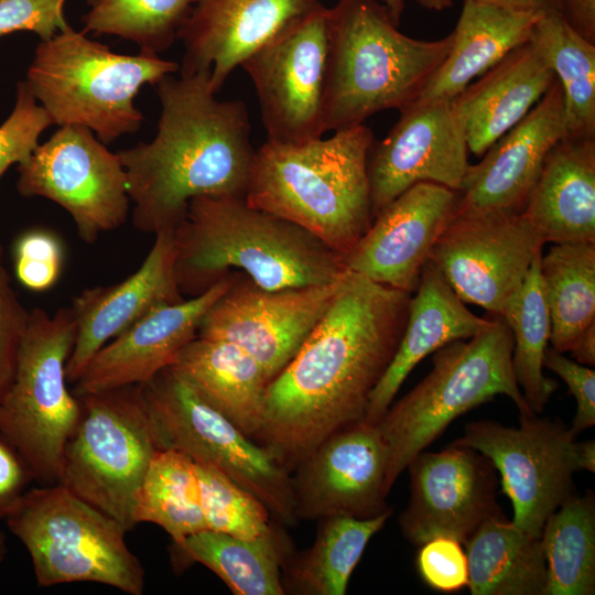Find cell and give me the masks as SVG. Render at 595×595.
Instances as JSON below:
<instances>
[{"mask_svg":"<svg viewBox=\"0 0 595 595\" xmlns=\"http://www.w3.org/2000/svg\"><path fill=\"white\" fill-rule=\"evenodd\" d=\"M458 192L419 182L387 204L344 257L346 270L412 293L439 236L453 216Z\"/></svg>","mask_w":595,"mask_h":595,"instance_id":"cell-20","label":"cell"},{"mask_svg":"<svg viewBox=\"0 0 595 595\" xmlns=\"http://www.w3.org/2000/svg\"><path fill=\"white\" fill-rule=\"evenodd\" d=\"M575 462L577 470L595 473V441L587 440L577 442L575 445Z\"/></svg>","mask_w":595,"mask_h":595,"instance_id":"cell-50","label":"cell"},{"mask_svg":"<svg viewBox=\"0 0 595 595\" xmlns=\"http://www.w3.org/2000/svg\"><path fill=\"white\" fill-rule=\"evenodd\" d=\"M520 425L474 421L453 444L486 456L512 504V522L541 538L548 517L575 495L576 436L564 423L538 414L520 415Z\"/></svg>","mask_w":595,"mask_h":595,"instance_id":"cell-12","label":"cell"},{"mask_svg":"<svg viewBox=\"0 0 595 595\" xmlns=\"http://www.w3.org/2000/svg\"><path fill=\"white\" fill-rule=\"evenodd\" d=\"M30 312L20 302L3 266L0 244V401L9 389L18 365Z\"/></svg>","mask_w":595,"mask_h":595,"instance_id":"cell-42","label":"cell"},{"mask_svg":"<svg viewBox=\"0 0 595 595\" xmlns=\"http://www.w3.org/2000/svg\"><path fill=\"white\" fill-rule=\"evenodd\" d=\"M377 0H338L327 8L328 55L324 129L363 125L416 100L448 54L452 32L440 40L410 37Z\"/></svg>","mask_w":595,"mask_h":595,"instance_id":"cell-5","label":"cell"},{"mask_svg":"<svg viewBox=\"0 0 595 595\" xmlns=\"http://www.w3.org/2000/svg\"><path fill=\"white\" fill-rule=\"evenodd\" d=\"M555 82V75L529 40L512 50L452 100L468 151L482 156L521 121Z\"/></svg>","mask_w":595,"mask_h":595,"instance_id":"cell-25","label":"cell"},{"mask_svg":"<svg viewBox=\"0 0 595 595\" xmlns=\"http://www.w3.org/2000/svg\"><path fill=\"white\" fill-rule=\"evenodd\" d=\"M407 469L410 500L399 527L414 545L440 537L465 543L485 520L501 516L495 467L470 447L452 444L441 452L424 450Z\"/></svg>","mask_w":595,"mask_h":595,"instance_id":"cell-17","label":"cell"},{"mask_svg":"<svg viewBox=\"0 0 595 595\" xmlns=\"http://www.w3.org/2000/svg\"><path fill=\"white\" fill-rule=\"evenodd\" d=\"M340 279L323 285L268 290L236 272L203 317L197 337L237 345L262 366L271 381L325 315Z\"/></svg>","mask_w":595,"mask_h":595,"instance_id":"cell-16","label":"cell"},{"mask_svg":"<svg viewBox=\"0 0 595 595\" xmlns=\"http://www.w3.org/2000/svg\"><path fill=\"white\" fill-rule=\"evenodd\" d=\"M542 14L464 2L447 56L413 102L451 101L530 40Z\"/></svg>","mask_w":595,"mask_h":595,"instance_id":"cell-28","label":"cell"},{"mask_svg":"<svg viewBox=\"0 0 595 595\" xmlns=\"http://www.w3.org/2000/svg\"><path fill=\"white\" fill-rule=\"evenodd\" d=\"M133 520L161 527L173 542L206 530L195 462L165 447L153 456L137 493Z\"/></svg>","mask_w":595,"mask_h":595,"instance_id":"cell-35","label":"cell"},{"mask_svg":"<svg viewBox=\"0 0 595 595\" xmlns=\"http://www.w3.org/2000/svg\"><path fill=\"white\" fill-rule=\"evenodd\" d=\"M564 137L563 93L552 84L540 101L468 165L455 210H522L551 149Z\"/></svg>","mask_w":595,"mask_h":595,"instance_id":"cell-22","label":"cell"},{"mask_svg":"<svg viewBox=\"0 0 595 595\" xmlns=\"http://www.w3.org/2000/svg\"><path fill=\"white\" fill-rule=\"evenodd\" d=\"M197 0H102L83 17L84 32L119 36L161 54L177 40Z\"/></svg>","mask_w":595,"mask_h":595,"instance_id":"cell-38","label":"cell"},{"mask_svg":"<svg viewBox=\"0 0 595 595\" xmlns=\"http://www.w3.org/2000/svg\"><path fill=\"white\" fill-rule=\"evenodd\" d=\"M468 165L465 132L452 100L412 102L400 110L398 122L369 151L372 219L419 182L459 192Z\"/></svg>","mask_w":595,"mask_h":595,"instance_id":"cell-19","label":"cell"},{"mask_svg":"<svg viewBox=\"0 0 595 595\" xmlns=\"http://www.w3.org/2000/svg\"><path fill=\"white\" fill-rule=\"evenodd\" d=\"M418 4L429 10L442 11L453 6V0H414Z\"/></svg>","mask_w":595,"mask_h":595,"instance_id":"cell-52","label":"cell"},{"mask_svg":"<svg viewBox=\"0 0 595 595\" xmlns=\"http://www.w3.org/2000/svg\"><path fill=\"white\" fill-rule=\"evenodd\" d=\"M4 520L26 549L40 586L94 582L143 593L145 572L127 532L64 486L28 489Z\"/></svg>","mask_w":595,"mask_h":595,"instance_id":"cell-8","label":"cell"},{"mask_svg":"<svg viewBox=\"0 0 595 595\" xmlns=\"http://www.w3.org/2000/svg\"><path fill=\"white\" fill-rule=\"evenodd\" d=\"M323 6L322 0H197L180 29V75L210 73L217 94L259 47Z\"/></svg>","mask_w":595,"mask_h":595,"instance_id":"cell-21","label":"cell"},{"mask_svg":"<svg viewBox=\"0 0 595 595\" xmlns=\"http://www.w3.org/2000/svg\"><path fill=\"white\" fill-rule=\"evenodd\" d=\"M77 397L80 415L65 446L56 484L128 532L137 526V493L153 456L164 447L140 385Z\"/></svg>","mask_w":595,"mask_h":595,"instance_id":"cell-9","label":"cell"},{"mask_svg":"<svg viewBox=\"0 0 595 595\" xmlns=\"http://www.w3.org/2000/svg\"><path fill=\"white\" fill-rule=\"evenodd\" d=\"M562 15L576 32L595 43V0H562Z\"/></svg>","mask_w":595,"mask_h":595,"instance_id":"cell-47","label":"cell"},{"mask_svg":"<svg viewBox=\"0 0 595 595\" xmlns=\"http://www.w3.org/2000/svg\"><path fill=\"white\" fill-rule=\"evenodd\" d=\"M175 274L197 296L236 271L268 290L323 285L346 272L343 256L305 228L241 197H196L173 231Z\"/></svg>","mask_w":595,"mask_h":595,"instance_id":"cell-3","label":"cell"},{"mask_svg":"<svg viewBox=\"0 0 595 595\" xmlns=\"http://www.w3.org/2000/svg\"><path fill=\"white\" fill-rule=\"evenodd\" d=\"M66 0H0V36L34 32L41 41L52 39L67 28L64 15Z\"/></svg>","mask_w":595,"mask_h":595,"instance_id":"cell-44","label":"cell"},{"mask_svg":"<svg viewBox=\"0 0 595 595\" xmlns=\"http://www.w3.org/2000/svg\"><path fill=\"white\" fill-rule=\"evenodd\" d=\"M209 76L163 77L154 139L117 152L141 232L174 231L196 197L246 198L257 151L247 106L217 99Z\"/></svg>","mask_w":595,"mask_h":595,"instance_id":"cell-2","label":"cell"},{"mask_svg":"<svg viewBox=\"0 0 595 595\" xmlns=\"http://www.w3.org/2000/svg\"><path fill=\"white\" fill-rule=\"evenodd\" d=\"M52 125L26 83H18L14 108L0 126V177L10 165L24 163L31 156L39 145L40 136Z\"/></svg>","mask_w":595,"mask_h":595,"instance_id":"cell-40","label":"cell"},{"mask_svg":"<svg viewBox=\"0 0 595 595\" xmlns=\"http://www.w3.org/2000/svg\"><path fill=\"white\" fill-rule=\"evenodd\" d=\"M543 245L521 212L455 210L429 261L464 303L502 316Z\"/></svg>","mask_w":595,"mask_h":595,"instance_id":"cell-14","label":"cell"},{"mask_svg":"<svg viewBox=\"0 0 595 595\" xmlns=\"http://www.w3.org/2000/svg\"><path fill=\"white\" fill-rule=\"evenodd\" d=\"M545 242H595V138L561 139L521 210Z\"/></svg>","mask_w":595,"mask_h":595,"instance_id":"cell-27","label":"cell"},{"mask_svg":"<svg viewBox=\"0 0 595 595\" xmlns=\"http://www.w3.org/2000/svg\"><path fill=\"white\" fill-rule=\"evenodd\" d=\"M575 361L584 366L595 365V324L587 327L570 349Z\"/></svg>","mask_w":595,"mask_h":595,"instance_id":"cell-49","label":"cell"},{"mask_svg":"<svg viewBox=\"0 0 595 595\" xmlns=\"http://www.w3.org/2000/svg\"><path fill=\"white\" fill-rule=\"evenodd\" d=\"M372 131L363 125L256 151L246 201L305 228L344 257L372 223L367 172Z\"/></svg>","mask_w":595,"mask_h":595,"instance_id":"cell-4","label":"cell"},{"mask_svg":"<svg viewBox=\"0 0 595 595\" xmlns=\"http://www.w3.org/2000/svg\"><path fill=\"white\" fill-rule=\"evenodd\" d=\"M512 349L510 327L494 316L473 337L433 353L431 371L376 422L388 450L387 495L408 464L470 409L504 394L520 415L536 414L517 383Z\"/></svg>","mask_w":595,"mask_h":595,"instance_id":"cell-6","label":"cell"},{"mask_svg":"<svg viewBox=\"0 0 595 595\" xmlns=\"http://www.w3.org/2000/svg\"><path fill=\"white\" fill-rule=\"evenodd\" d=\"M540 277L551 320L550 343L570 351L595 324V242L554 244L541 255Z\"/></svg>","mask_w":595,"mask_h":595,"instance_id":"cell-33","label":"cell"},{"mask_svg":"<svg viewBox=\"0 0 595 595\" xmlns=\"http://www.w3.org/2000/svg\"><path fill=\"white\" fill-rule=\"evenodd\" d=\"M420 547L416 567L430 587L451 593L467 586V558L458 541L440 537Z\"/></svg>","mask_w":595,"mask_h":595,"instance_id":"cell-43","label":"cell"},{"mask_svg":"<svg viewBox=\"0 0 595 595\" xmlns=\"http://www.w3.org/2000/svg\"><path fill=\"white\" fill-rule=\"evenodd\" d=\"M413 293L396 354L369 397L364 416L369 423L383 415L423 358L453 340L473 337L490 322L470 312L430 261L423 267Z\"/></svg>","mask_w":595,"mask_h":595,"instance_id":"cell-26","label":"cell"},{"mask_svg":"<svg viewBox=\"0 0 595 595\" xmlns=\"http://www.w3.org/2000/svg\"><path fill=\"white\" fill-rule=\"evenodd\" d=\"M171 367L244 434L255 437L270 380L252 356L232 343L196 336Z\"/></svg>","mask_w":595,"mask_h":595,"instance_id":"cell-29","label":"cell"},{"mask_svg":"<svg viewBox=\"0 0 595 595\" xmlns=\"http://www.w3.org/2000/svg\"><path fill=\"white\" fill-rule=\"evenodd\" d=\"M543 367L555 372L567 386L576 401V413L570 428L577 436L595 424V371L554 348L545 351Z\"/></svg>","mask_w":595,"mask_h":595,"instance_id":"cell-45","label":"cell"},{"mask_svg":"<svg viewBox=\"0 0 595 595\" xmlns=\"http://www.w3.org/2000/svg\"><path fill=\"white\" fill-rule=\"evenodd\" d=\"M391 513L389 509L369 519L333 516L320 520L313 544L290 553L282 566L285 594L344 595L368 542Z\"/></svg>","mask_w":595,"mask_h":595,"instance_id":"cell-32","label":"cell"},{"mask_svg":"<svg viewBox=\"0 0 595 595\" xmlns=\"http://www.w3.org/2000/svg\"><path fill=\"white\" fill-rule=\"evenodd\" d=\"M541 255L533 259L521 288L509 300L501 316L513 336L511 360L517 383L536 414L544 410L558 387L543 374L551 320L540 277Z\"/></svg>","mask_w":595,"mask_h":595,"instance_id":"cell-37","label":"cell"},{"mask_svg":"<svg viewBox=\"0 0 595 595\" xmlns=\"http://www.w3.org/2000/svg\"><path fill=\"white\" fill-rule=\"evenodd\" d=\"M163 447L209 464L256 496L279 524L298 522L291 473L174 368L140 385Z\"/></svg>","mask_w":595,"mask_h":595,"instance_id":"cell-11","label":"cell"},{"mask_svg":"<svg viewBox=\"0 0 595 595\" xmlns=\"http://www.w3.org/2000/svg\"><path fill=\"white\" fill-rule=\"evenodd\" d=\"M545 595L595 593V496L576 494L552 512L542 529Z\"/></svg>","mask_w":595,"mask_h":595,"instance_id":"cell-36","label":"cell"},{"mask_svg":"<svg viewBox=\"0 0 595 595\" xmlns=\"http://www.w3.org/2000/svg\"><path fill=\"white\" fill-rule=\"evenodd\" d=\"M388 450L376 423H351L325 439L291 473L298 520L369 519L390 508Z\"/></svg>","mask_w":595,"mask_h":595,"instance_id":"cell-18","label":"cell"},{"mask_svg":"<svg viewBox=\"0 0 595 595\" xmlns=\"http://www.w3.org/2000/svg\"><path fill=\"white\" fill-rule=\"evenodd\" d=\"M31 480L28 465L0 431V520L12 511Z\"/></svg>","mask_w":595,"mask_h":595,"instance_id":"cell-46","label":"cell"},{"mask_svg":"<svg viewBox=\"0 0 595 595\" xmlns=\"http://www.w3.org/2000/svg\"><path fill=\"white\" fill-rule=\"evenodd\" d=\"M86 3L90 7H95L96 4H98L99 2H101L102 0H85Z\"/></svg>","mask_w":595,"mask_h":595,"instance_id":"cell-54","label":"cell"},{"mask_svg":"<svg viewBox=\"0 0 595 595\" xmlns=\"http://www.w3.org/2000/svg\"><path fill=\"white\" fill-rule=\"evenodd\" d=\"M195 465L208 530L242 539H256L273 531L277 522L256 496L214 466L201 462Z\"/></svg>","mask_w":595,"mask_h":595,"instance_id":"cell-39","label":"cell"},{"mask_svg":"<svg viewBox=\"0 0 595 595\" xmlns=\"http://www.w3.org/2000/svg\"><path fill=\"white\" fill-rule=\"evenodd\" d=\"M327 55V8L322 6L241 63L257 93L267 141L298 144L325 133Z\"/></svg>","mask_w":595,"mask_h":595,"instance_id":"cell-15","label":"cell"},{"mask_svg":"<svg viewBox=\"0 0 595 595\" xmlns=\"http://www.w3.org/2000/svg\"><path fill=\"white\" fill-rule=\"evenodd\" d=\"M387 8L392 19L399 24L404 10V0H377Z\"/></svg>","mask_w":595,"mask_h":595,"instance_id":"cell-51","label":"cell"},{"mask_svg":"<svg viewBox=\"0 0 595 595\" xmlns=\"http://www.w3.org/2000/svg\"><path fill=\"white\" fill-rule=\"evenodd\" d=\"M290 553L288 539L278 527L256 539L206 529L172 544L174 565L183 569L199 563L235 595H284L282 566Z\"/></svg>","mask_w":595,"mask_h":595,"instance_id":"cell-30","label":"cell"},{"mask_svg":"<svg viewBox=\"0 0 595 595\" xmlns=\"http://www.w3.org/2000/svg\"><path fill=\"white\" fill-rule=\"evenodd\" d=\"M411 296L353 271L343 274L325 315L267 388L252 440L286 470L364 420L402 337Z\"/></svg>","mask_w":595,"mask_h":595,"instance_id":"cell-1","label":"cell"},{"mask_svg":"<svg viewBox=\"0 0 595 595\" xmlns=\"http://www.w3.org/2000/svg\"><path fill=\"white\" fill-rule=\"evenodd\" d=\"M136 272L122 281L94 286L72 299L77 333L66 365V378L75 383L91 357L150 312L186 299L175 274L174 232L163 231Z\"/></svg>","mask_w":595,"mask_h":595,"instance_id":"cell-23","label":"cell"},{"mask_svg":"<svg viewBox=\"0 0 595 595\" xmlns=\"http://www.w3.org/2000/svg\"><path fill=\"white\" fill-rule=\"evenodd\" d=\"M76 333L71 306L53 314L33 309L13 380L0 401V431L41 485L58 482L64 450L80 415L79 399L66 378Z\"/></svg>","mask_w":595,"mask_h":595,"instance_id":"cell-10","label":"cell"},{"mask_svg":"<svg viewBox=\"0 0 595 595\" xmlns=\"http://www.w3.org/2000/svg\"><path fill=\"white\" fill-rule=\"evenodd\" d=\"M7 553V538L6 534L0 531V563L3 561Z\"/></svg>","mask_w":595,"mask_h":595,"instance_id":"cell-53","label":"cell"},{"mask_svg":"<svg viewBox=\"0 0 595 595\" xmlns=\"http://www.w3.org/2000/svg\"><path fill=\"white\" fill-rule=\"evenodd\" d=\"M18 172L19 193L64 208L86 244H95L128 218L131 202L123 165L85 127L62 126L18 165Z\"/></svg>","mask_w":595,"mask_h":595,"instance_id":"cell-13","label":"cell"},{"mask_svg":"<svg viewBox=\"0 0 595 595\" xmlns=\"http://www.w3.org/2000/svg\"><path fill=\"white\" fill-rule=\"evenodd\" d=\"M530 41L562 88L566 137L595 138V43L576 32L560 13L542 15Z\"/></svg>","mask_w":595,"mask_h":595,"instance_id":"cell-34","label":"cell"},{"mask_svg":"<svg viewBox=\"0 0 595 595\" xmlns=\"http://www.w3.org/2000/svg\"><path fill=\"white\" fill-rule=\"evenodd\" d=\"M13 253L15 275L24 288L45 291L58 280L64 250L53 231L34 228L23 232L14 244Z\"/></svg>","mask_w":595,"mask_h":595,"instance_id":"cell-41","label":"cell"},{"mask_svg":"<svg viewBox=\"0 0 595 595\" xmlns=\"http://www.w3.org/2000/svg\"><path fill=\"white\" fill-rule=\"evenodd\" d=\"M464 2L494 4L515 10L536 12L542 15L562 14V0H464Z\"/></svg>","mask_w":595,"mask_h":595,"instance_id":"cell-48","label":"cell"},{"mask_svg":"<svg viewBox=\"0 0 595 595\" xmlns=\"http://www.w3.org/2000/svg\"><path fill=\"white\" fill-rule=\"evenodd\" d=\"M236 277L229 273L206 292L159 307L105 344L75 382L76 396L142 385L170 367L177 354L197 336L213 303Z\"/></svg>","mask_w":595,"mask_h":595,"instance_id":"cell-24","label":"cell"},{"mask_svg":"<svg viewBox=\"0 0 595 595\" xmlns=\"http://www.w3.org/2000/svg\"><path fill=\"white\" fill-rule=\"evenodd\" d=\"M464 544L472 595H545L540 538L498 516L485 520Z\"/></svg>","mask_w":595,"mask_h":595,"instance_id":"cell-31","label":"cell"},{"mask_svg":"<svg viewBox=\"0 0 595 595\" xmlns=\"http://www.w3.org/2000/svg\"><path fill=\"white\" fill-rule=\"evenodd\" d=\"M85 33L68 25L41 41L25 83L53 125L85 127L108 144L140 129L143 115L133 102L140 88L180 64L144 51L118 54Z\"/></svg>","mask_w":595,"mask_h":595,"instance_id":"cell-7","label":"cell"}]
</instances>
